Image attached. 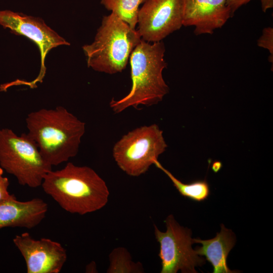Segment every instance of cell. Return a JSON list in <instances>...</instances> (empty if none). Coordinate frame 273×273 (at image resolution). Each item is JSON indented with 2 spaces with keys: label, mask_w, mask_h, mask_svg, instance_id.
<instances>
[{
  "label": "cell",
  "mask_w": 273,
  "mask_h": 273,
  "mask_svg": "<svg viewBox=\"0 0 273 273\" xmlns=\"http://www.w3.org/2000/svg\"><path fill=\"white\" fill-rule=\"evenodd\" d=\"M219 163V162H216V164H216L215 163L213 164L212 168H213V170L214 171V170H215V169L216 167H217V168H216L217 171L219 170V166H221V165H219V164H218Z\"/></svg>",
  "instance_id": "cell-22"
},
{
  "label": "cell",
  "mask_w": 273,
  "mask_h": 273,
  "mask_svg": "<svg viewBox=\"0 0 273 273\" xmlns=\"http://www.w3.org/2000/svg\"><path fill=\"white\" fill-rule=\"evenodd\" d=\"M41 186L62 209L79 215L102 209L110 195L106 183L93 169L72 162L48 172Z\"/></svg>",
  "instance_id": "cell-2"
},
{
  "label": "cell",
  "mask_w": 273,
  "mask_h": 273,
  "mask_svg": "<svg viewBox=\"0 0 273 273\" xmlns=\"http://www.w3.org/2000/svg\"><path fill=\"white\" fill-rule=\"evenodd\" d=\"M86 272H96L97 270L96 264L94 262H92L86 267Z\"/></svg>",
  "instance_id": "cell-21"
},
{
  "label": "cell",
  "mask_w": 273,
  "mask_h": 273,
  "mask_svg": "<svg viewBox=\"0 0 273 273\" xmlns=\"http://www.w3.org/2000/svg\"><path fill=\"white\" fill-rule=\"evenodd\" d=\"M263 12H265L268 9L273 7V0H260Z\"/></svg>",
  "instance_id": "cell-20"
},
{
  "label": "cell",
  "mask_w": 273,
  "mask_h": 273,
  "mask_svg": "<svg viewBox=\"0 0 273 273\" xmlns=\"http://www.w3.org/2000/svg\"><path fill=\"white\" fill-rule=\"evenodd\" d=\"M25 121L27 134L51 166L67 162L77 154L85 124L65 108L58 106L31 112Z\"/></svg>",
  "instance_id": "cell-1"
},
{
  "label": "cell",
  "mask_w": 273,
  "mask_h": 273,
  "mask_svg": "<svg viewBox=\"0 0 273 273\" xmlns=\"http://www.w3.org/2000/svg\"><path fill=\"white\" fill-rule=\"evenodd\" d=\"M137 24L143 40L162 41L183 26L181 0H146L139 10Z\"/></svg>",
  "instance_id": "cell-8"
},
{
  "label": "cell",
  "mask_w": 273,
  "mask_h": 273,
  "mask_svg": "<svg viewBox=\"0 0 273 273\" xmlns=\"http://www.w3.org/2000/svg\"><path fill=\"white\" fill-rule=\"evenodd\" d=\"M227 0H181L183 25L196 35L212 34L233 17Z\"/></svg>",
  "instance_id": "cell-11"
},
{
  "label": "cell",
  "mask_w": 273,
  "mask_h": 273,
  "mask_svg": "<svg viewBox=\"0 0 273 273\" xmlns=\"http://www.w3.org/2000/svg\"><path fill=\"white\" fill-rule=\"evenodd\" d=\"M0 24L16 34L27 37L38 47L41 57L40 71L34 81L27 83L30 85L41 81L43 78L46 70L44 60L49 52L61 45H70L40 18L9 10L0 11Z\"/></svg>",
  "instance_id": "cell-9"
},
{
  "label": "cell",
  "mask_w": 273,
  "mask_h": 273,
  "mask_svg": "<svg viewBox=\"0 0 273 273\" xmlns=\"http://www.w3.org/2000/svg\"><path fill=\"white\" fill-rule=\"evenodd\" d=\"M141 39L137 30L113 13L104 16L94 41L82 47L87 66L110 74L120 72Z\"/></svg>",
  "instance_id": "cell-4"
},
{
  "label": "cell",
  "mask_w": 273,
  "mask_h": 273,
  "mask_svg": "<svg viewBox=\"0 0 273 273\" xmlns=\"http://www.w3.org/2000/svg\"><path fill=\"white\" fill-rule=\"evenodd\" d=\"M0 166L14 175L23 186H41L46 174L52 170L27 133L18 135L12 129H0Z\"/></svg>",
  "instance_id": "cell-5"
},
{
  "label": "cell",
  "mask_w": 273,
  "mask_h": 273,
  "mask_svg": "<svg viewBox=\"0 0 273 273\" xmlns=\"http://www.w3.org/2000/svg\"><path fill=\"white\" fill-rule=\"evenodd\" d=\"M193 240L194 243L202 244V246L196 248L195 251L198 255L205 256L211 263L213 273L238 272L231 270L227 264L228 256L236 244V238L234 232L223 224H221V230L214 238L205 240L200 238Z\"/></svg>",
  "instance_id": "cell-13"
},
{
  "label": "cell",
  "mask_w": 273,
  "mask_h": 273,
  "mask_svg": "<svg viewBox=\"0 0 273 273\" xmlns=\"http://www.w3.org/2000/svg\"><path fill=\"white\" fill-rule=\"evenodd\" d=\"M167 145L156 124L136 128L114 145L112 155L118 166L131 176L145 173L164 152Z\"/></svg>",
  "instance_id": "cell-6"
},
{
  "label": "cell",
  "mask_w": 273,
  "mask_h": 273,
  "mask_svg": "<svg viewBox=\"0 0 273 273\" xmlns=\"http://www.w3.org/2000/svg\"><path fill=\"white\" fill-rule=\"evenodd\" d=\"M3 169L0 166V203L15 197L8 191L9 181L7 177L3 176Z\"/></svg>",
  "instance_id": "cell-18"
},
{
  "label": "cell",
  "mask_w": 273,
  "mask_h": 273,
  "mask_svg": "<svg viewBox=\"0 0 273 273\" xmlns=\"http://www.w3.org/2000/svg\"><path fill=\"white\" fill-rule=\"evenodd\" d=\"M13 241L25 260L27 273H59L66 261V249L50 239L36 240L25 232Z\"/></svg>",
  "instance_id": "cell-10"
},
{
  "label": "cell",
  "mask_w": 273,
  "mask_h": 273,
  "mask_svg": "<svg viewBox=\"0 0 273 273\" xmlns=\"http://www.w3.org/2000/svg\"><path fill=\"white\" fill-rule=\"evenodd\" d=\"M146 0H101V4L131 28L138 23L139 6Z\"/></svg>",
  "instance_id": "cell-15"
},
{
  "label": "cell",
  "mask_w": 273,
  "mask_h": 273,
  "mask_svg": "<svg viewBox=\"0 0 273 273\" xmlns=\"http://www.w3.org/2000/svg\"><path fill=\"white\" fill-rule=\"evenodd\" d=\"M251 0H227L226 4L230 8L232 16L241 6L249 3Z\"/></svg>",
  "instance_id": "cell-19"
},
{
  "label": "cell",
  "mask_w": 273,
  "mask_h": 273,
  "mask_svg": "<svg viewBox=\"0 0 273 273\" xmlns=\"http://www.w3.org/2000/svg\"><path fill=\"white\" fill-rule=\"evenodd\" d=\"M166 231H160L154 225V234L159 243L158 256L161 260V273H196V266L205 263L203 257L193 250L191 230L181 226L172 214L165 220Z\"/></svg>",
  "instance_id": "cell-7"
},
{
  "label": "cell",
  "mask_w": 273,
  "mask_h": 273,
  "mask_svg": "<svg viewBox=\"0 0 273 273\" xmlns=\"http://www.w3.org/2000/svg\"><path fill=\"white\" fill-rule=\"evenodd\" d=\"M48 204L42 199L33 198L20 201L16 197L0 203V230L4 228L32 229L46 217Z\"/></svg>",
  "instance_id": "cell-12"
},
{
  "label": "cell",
  "mask_w": 273,
  "mask_h": 273,
  "mask_svg": "<svg viewBox=\"0 0 273 273\" xmlns=\"http://www.w3.org/2000/svg\"><path fill=\"white\" fill-rule=\"evenodd\" d=\"M109 259L107 273L144 272L142 264L133 261L129 252L124 247L114 248L109 254Z\"/></svg>",
  "instance_id": "cell-16"
},
{
  "label": "cell",
  "mask_w": 273,
  "mask_h": 273,
  "mask_svg": "<svg viewBox=\"0 0 273 273\" xmlns=\"http://www.w3.org/2000/svg\"><path fill=\"white\" fill-rule=\"evenodd\" d=\"M165 52L162 40L150 43L141 39L129 57L131 89L121 99L111 101L110 107L114 112L119 113L131 107L157 104L168 93L169 88L162 75L167 65Z\"/></svg>",
  "instance_id": "cell-3"
},
{
  "label": "cell",
  "mask_w": 273,
  "mask_h": 273,
  "mask_svg": "<svg viewBox=\"0 0 273 273\" xmlns=\"http://www.w3.org/2000/svg\"><path fill=\"white\" fill-rule=\"evenodd\" d=\"M154 165L169 177L173 186L181 196L197 202L204 201L209 197V186L205 179L197 180L189 184H184L165 169L158 160L155 162Z\"/></svg>",
  "instance_id": "cell-14"
},
{
  "label": "cell",
  "mask_w": 273,
  "mask_h": 273,
  "mask_svg": "<svg viewBox=\"0 0 273 273\" xmlns=\"http://www.w3.org/2000/svg\"><path fill=\"white\" fill-rule=\"evenodd\" d=\"M258 47L267 50L269 53L268 60L273 63V28L272 27H265L262 30L261 35L257 40Z\"/></svg>",
  "instance_id": "cell-17"
}]
</instances>
